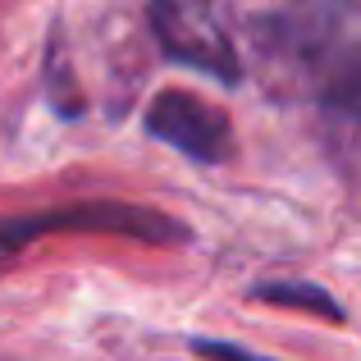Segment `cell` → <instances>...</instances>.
Instances as JSON below:
<instances>
[{
  "mask_svg": "<svg viewBox=\"0 0 361 361\" xmlns=\"http://www.w3.org/2000/svg\"><path fill=\"white\" fill-rule=\"evenodd\" d=\"M283 46L311 97L361 123V0H316L283 18Z\"/></svg>",
  "mask_w": 361,
  "mask_h": 361,
  "instance_id": "obj_1",
  "label": "cell"
},
{
  "mask_svg": "<svg viewBox=\"0 0 361 361\" xmlns=\"http://www.w3.org/2000/svg\"><path fill=\"white\" fill-rule=\"evenodd\" d=\"M55 233H110V238H133L147 247H183L192 238V229L174 220L169 211L137 202H110V197H82V202L64 206L0 215V265H9L23 247L55 238Z\"/></svg>",
  "mask_w": 361,
  "mask_h": 361,
  "instance_id": "obj_2",
  "label": "cell"
},
{
  "mask_svg": "<svg viewBox=\"0 0 361 361\" xmlns=\"http://www.w3.org/2000/svg\"><path fill=\"white\" fill-rule=\"evenodd\" d=\"M151 32L174 64H188L215 82L243 78V60L220 0H151Z\"/></svg>",
  "mask_w": 361,
  "mask_h": 361,
  "instance_id": "obj_3",
  "label": "cell"
},
{
  "mask_svg": "<svg viewBox=\"0 0 361 361\" xmlns=\"http://www.w3.org/2000/svg\"><path fill=\"white\" fill-rule=\"evenodd\" d=\"M147 133L178 156L202 160V165H220L233 151V128L215 106L188 97V92H160L147 106Z\"/></svg>",
  "mask_w": 361,
  "mask_h": 361,
  "instance_id": "obj_4",
  "label": "cell"
},
{
  "mask_svg": "<svg viewBox=\"0 0 361 361\" xmlns=\"http://www.w3.org/2000/svg\"><path fill=\"white\" fill-rule=\"evenodd\" d=\"M252 298H256V302H270V307L307 311V316L334 320V325H343V320H348V311L334 302V293L320 288V283H307V279H270V283H256Z\"/></svg>",
  "mask_w": 361,
  "mask_h": 361,
  "instance_id": "obj_5",
  "label": "cell"
},
{
  "mask_svg": "<svg viewBox=\"0 0 361 361\" xmlns=\"http://www.w3.org/2000/svg\"><path fill=\"white\" fill-rule=\"evenodd\" d=\"M192 353H197V357H206V361H270V357L252 353V348L220 343V338H197V343H192Z\"/></svg>",
  "mask_w": 361,
  "mask_h": 361,
  "instance_id": "obj_6",
  "label": "cell"
}]
</instances>
